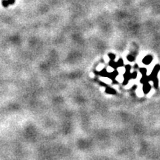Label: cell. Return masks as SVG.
<instances>
[{"label":"cell","mask_w":160,"mask_h":160,"mask_svg":"<svg viewBox=\"0 0 160 160\" xmlns=\"http://www.w3.org/2000/svg\"><path fill=\"white\" fill-rule=\"evenodd\" d=\"M128 60H129V61H131V62H132V61L134 60V59H133V57L130 56H129L128 57Z\"/></svg>","instance_id":"277c9868"},{"label":"cell","mask_w":160,"mask_h":160,"mask_svg":"<svg viewBox=\"0 0 160 160\" xmlns=\"http://www.w3.org/2000/svg\"><path fill=\"white\" fill-rule=\"evenodd\" d=\"M153 60V57L151 56H147L143 59L142 62L144 64V65H149Z\"/></svg>","instance_id":"6da1fadb"},{"label":"cell","mask_w":160,"mask_h":160,"mask_svg":"<svg viewBox=\"0 0 160 160\" xmlns=\"http://www.w3.org/2000/svg\"><path fill=\"white\" fill-rule=\"evenodd\" d=\"M8 5H10L8 0H3V1H2V5H3L4 7L7 8V7L8 6Z\"/></svg>","instance_id":"7a4b0ae2"},{"label":"cell","mask_w":160,"mask_h":160,"mask_svg":"<svg viewBox=\"0 0 160 160\" xmlns=\"http://www.w3.org/2000/svg\"><path fill=\"white\" fill-rule=\"evenodd\" d=\"M8 2H9L10 5H13L15 2V0H8Z\"/></svg>","instance_id":"3957f363"}]
</instances>
